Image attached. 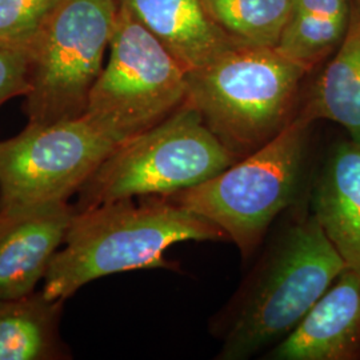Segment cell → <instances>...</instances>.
I'll return each instance as SVG.
<instances>
[{
	"mask_svg": "<svg viewBox=\"0 0 360 360\" xmlns=\"http://www.w3.org/2000/svg\"><path fill=\"white\" fill-rule=\"evenodd\" d=\"M138 199L75 210L65 243L44 276L46 297L65 302L83 285L120 272L174 270L166 259L171 245L227 239L217 226L171 196Z\"/></svg>",
	"mask_w": 360,
	"mask_h": 360,
	"instance_id": "cell-1",
	"label": "cell"
},
{
	"mask_svg": "<svg viewBox=\"0 0 360 360\" xmlns=\"http://www.w3.org/2000/svg\"><path fill=\"white\" fill-rule=\"evenodd\" d=\"M346 269L315 215L299 219L239 292L218 359H247L281 342Z\"/></svg>",
	"mask_w": 360,
	"mask_h": 360,
	"instance_id": "cell-2",
	"label": "cell"
},
{
	"mask_svg": "<svg viewBox=\"0 0 360 360\" xmlns=\"http://www.w3.org/2000/svg\"><path fill=\"white\" fill-rule=\"evenodd\" d=\"M307 72L276 49L240 44L187 72V102L242 159L292 122Z\"/></svg>",
	"mask_w": 360,
	"mask_h": 360,
	"instance_id": "cell-3",
	"label": "cell"
},
{
	"mask_svg": "<svg viewBox=\"0 0 360 360\" xmlns=\"http://www.w3.org/2000/svg\"><path fill=\"white\" fill-rule=\"evenodd\" d=\"M236 160L186 101L153 129L117 144L79 190L75 210L169 196L206 181Z\"/></svg>",
	"mask_w": 360,
	"mask_h": 360,
	"instance_id": "cell-4",
	"label": "cell"
},
{
	"mask_svg": "<svg viewBox=\"0 0 360 360\" xmlns=\"http://www.w3.org/2000/svg\"><path fill=\"white\" fill-rule=\"evenodd\" d=\"M311 123L299 114L257 151L206 181L169 196L217 226L243 257H251L274 220L297 195Z\"/></svg>",
	"mask_w": 360,
	"mask_h": 360,
	"instance_id": "cell-5",
	"label": "cell"
},
{
	"mask_svg": "<svg viewBox=\"0 0 360 360\" xmlns=\"http://www.w3.org/2000/svg\"><path fill=\"white\" fill-rule=\"evenodd\" d=\"M117 0H63L28 49V124L49 126L84 115L103 70Z\"/></svg>",
	"mask_w": 360,
	"mask_h": 360,
	"instance_id": "cell-6",
	"label": "cell"
},
{
	"mask_svg": "<svg viewBox=\"0 0 360 360\" xmlns=\"http://www.w3.org/2000/svg\"><path fill=\"white\" fill-rule=\"evenodd\" d=\"M108 49V62L91 89L83 116L120 144L184 104L187 72L122 4Z\"/></svg>",
	"mask_w": 360,
	"mask_h": 360,
	"instance_id": "cell-7",
	"label": "cell"
},
{
	"mask_svg": "<svg viewBox=\"0 0 360 360\" xmlns=\"http://www.w3.org/2000/svg\"><path fill=\"white\" fill-rule=\"evenodd\" d=\"M119 143L84 116L0 142V205L68 200Z\"/></svg>",
	"mask_w": 360,
	"mask_h": 360,
	"instance_id": "cell-8",
	"label": "cell"
},
{
	"mask_svg": "<svg viewBox=\"0 0 360 360\" xmlns=\"http://www.w3.org/2000/svg\"><path fill=\"white\" fill-rule=\"evenodd\" d=\"M75 215L68 200L0 205V299L35 291Z\"/></svg>",
	"mask_w": 360,
	"mask_h": 360,
	"instance_id": "cell-9",
	"label": "cell"
},
{
	"mask_svg": "<svg viewBox=\"0 0 360 360\" xmlns=\"http://www.w3.org/2000/svg\"><path fill=\"white\" fill-rule=\"evenodd\" d=\"M266 359H360L359 276L343 271Z\"/></svg>",
	"mask_w": 360,
	"mask_h": 360,
	"instance_id": "cell-10",
	"label": "cell"
},
{
	"mask_svg": "<svg viewBox=\"0 0 360 360\" xmlns=\"http://www.w3.org/2000/svg\"><path fill=\"white\" fill-rule=\"evenodd\" d=\"M179 63L186 72L203 67L242 43L207 11L203 0H117Z\"/></svg>",
	"mask_w": 360,
	"mask_h": 360,
	"instance_id": "cell-11",
	"label": "cell"
},
{
	"mask_svg": "<svg viewBox=\"0 0 360 360\" xmlns=\"http://www.w3.org/2000/svg\"><path fill=\"white\" fill-rule=\"evenodd\" d=\"M312 214L346 263L360 278V146L340 143L316 183Z\"/></svg>",
	"mask_w": 360,
	"mask_h": 360,
	"instance_id": "cell-12",
	"label": "cell"
},
{
	"mask_svg": "<svg viewBox=\"0 0 360 360\" xmlns=\"http://www.w3.org/2000/svg\"><path fill=\"white\" fill-rule=\"evenodd\" d=\"M63 307L43 291L0 299V360L71 359L59 331Z\"/></svg>",
	"mask_w": 360,
	"mask_h": 360,
	"instance_id": "cell-13",
	"label": "cell"
},
{
	"mask_svg": "<svg viewBox=\"0 0 360 360\" xmlns=\"http://www.w3.org/2000/svg\"><path fill=\"white\" fill-rule=\"evenodd\" d=\"M302 116L327 119L345 127L360 146V1L351 0L347 32L334 59L316 80Z\"/></svg>",
	"mask_w": 360,
	"mask_h": 360,
	"instance_id": "cell-14",
	"label": "cell"
},
{
	"mask_svg": "<svg viewBox=\"0 0 360 360\" xmlns=\"http://www.w3.org/2000/svg\"><path fill=\"white\" fill-rule=\"evenodd\" d=\"M351 18V0H292L276 50L311 71L340 46Z\"/></svg>",
	"mask_w": 360,
	"mask_h": 360,
	"instance_id": "cell-15",
	"label": "cell"
},
{
	"mask_svg": "<svg viewBox=\"0 0 360 360\" xmlns=\"http://www.w3.org/2000/svg\"><path fill=\"white\" fill-rule=\"evenodd\" d=\"M212 19L232 39L247 46L276 49L292 0H203Z\"/></svg>",
	"mask_w": 360,
	"mask_h": 360,
	"instance_id": "cell-16",
	"label": "cell"
},
{
	"mask_svg": "<svg viewBox=\"0 0 360 360\" xmlns=\"http://www.w3.org/2000/svg\"><path fill=\"white\" fill-rule=\"evenodd\" d=\"M63 0H0V47L28 50Z\"/></svg>",
	"mask_w": 360,
	"mask_h": 360,
	"instance_id": "cell-17",
	"label": "cell"
},
{
	"mask_svg": "<svg viewBox=\"0 0 360 360\" xmlns=\"http://www.w3.org/2000/svg\"><path fill=\"white\" fill-rule=\"evenodd\" d=\"M28 91V50L0 47V107Z\"/></svg>",
	"mask_w": 360,
	"mask_h": 360,
	"instance_id": "cell-18",
	"label": "cell"
},
{
	"mask_svg": "<svg viewBox=\"0 0 360 360\" xmlns=\"http://www.w3.org/2000/svg\"><path fill=\"white\" fill-rule=\"evenodd\" d=\"M359 1H360V0H359Z\"/></svg>",
	"mask_w": 360,
	"mask_h": 360,
	"instance_id": "cell-19",
	"label": "cell"
}]
</instances>
